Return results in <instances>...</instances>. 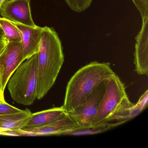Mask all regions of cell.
<instances>
[{
    "label": "cell",
    "mask_w": 148,
    "mask_h": 148,
    "mask_svg": "<svg viewBox=\"0 0 148 148\" xmlns=\"http://www.w3.org/2000/svg\"><path fill=\"white\" fill-rule=\"evenodd\" d=\"M64 61L63 47L58 33L52 27H43L38 53L37 99L43 98L53 86Z\"/></svg>",
    "instance_id": "6da1fadb"
},
{
    "label": "cell",
    "mask_w": 148,
    "mask_h": 148,
    "mask_svg": "<svg viewBox=\"0 0 148 148\" xmlns=\"http://www.w3.org/2000/svg\"><path fill=\"white\" fill-rule=\"evenodd\" d=\"M115 74L110 63L95 61L81 67L67 83L62 107L68 114L72 113L99 84Z\"/></svg>",
    "instance_id": "7a4b0ae2"
},
{
    "label": "cell",
    "mask_w": 148,
    "mask_h": 148,
    "mask_svg": "<svg viewBox=\"0 0 148 148\" xmlns=\"http://www.w3.org/2000/svg\"><path fill=\"white\" fill-rule=\"evenodd\" d=\"M105 90L93 126L113 121L126 122L136 116L135 104L130 101L124 84L116 74L105 81Z\"/></svg>",
    "instance_id": "3957f363"
},
{
    "label": "cell",
    "mask_w": 148,
    "mask_h": 148,
    "mask_svg": "<svg viewBox=\"0 0 148 148\" xmlns=\"http://www.w3.org/2000/svg\"><path fill=\"white\" fill-rule=\"evenodd\" d=\"M7 86L11 97L16 103L24 106L33 104L37 99L38 53L21 64Z\"/></svg>",
    "instance_id": "277c9868"
},
{
    "label": "cell",
    "mask_w": 148,
    "mask_h": 148,
    "mask_svg": "<svg viewBox=\"0 0 148 148\" xmlns=\"http://www.w3.org/2000/svg\"><path fill=\"white\" fill-rule=\"evenodd\" d=\"M99 84L86 99L84 103L71 114L72 118L80 128L92 126L97 114L99 103L105 90V83Z\"/></svg>",
    "instance_id": "5b68a950"
},
{
    "label": "cell",
    "mask_w": 148,
    "mask_h": 148,
    "mask_svg": "<svg viewBox=\"0 0 148 148\" xmlns=\"http://www.w3.org/2000/svg\"><path fill=\"white\" fill-rule=\"evenodd\" d=\"M24 60V51L21 42H8L0 54V73L4 91L9 79Z\"/></svg>",
    "instance_id": "8992f818"
},
{
    "label": "cell",
    "mask_w": 148,
    "mask_h": 148,
    "mask_svg": "<svg viewBox=\"0 0 148 148\" xmlns=\"http://www.w3.org/2000/svg\"><path fill=\"white\" fill-rule=\"evenodd\" d=\"M0 14L13 23L35 27L32 17L30 0H9L2 7Z\"/></svg>",
    "instance_id": "52a82bcc"
},
{
    "label": "cell",
    "mask_w": 148,
    "mask_h": 148,
    "mask_svg": "<svg viewBox=\"0 0 148 148\" xmlns=\"http://www.w3.org/2000/svg\"><path fill=\"white\" fill-rule=\"evenodd\" d=\"M78 126L70 115L66 113L46 125L37 128L20 129V133L21 136H61Z\"/></svg>",
    "instance_id": "ba28073f"
},
{
    "label": "cell",
    "mask_w": 148,
    "mask_h": 148,
    "mask_svg": "<svg viewBox=\"0 0 148 148\" xmlns=\"http://www.w3.org/2000/svg\"><path fill=\"white\" fill-rule=\"evenodd\" d=\"M142 28L136 38L134 53L135 71L139 75H148V16L142 18Z\"/></svg>",
    "instance_id": "9c48e42d"
},
{
    "label": "cell",
    "mask_w": 148,
    "mask_h": 148,
    "mask_svg": "<svg viewBox=\"0 0 148 148\" xmlns=\"http://www.w3.org/2000/svg\"><path fill=\"white\" fill-rule=\"evenodd\" d=\"M13 23L21 34V43L24 51V60H25L38 52L43 27L38 26L32 27Z\"/></svg>",
    "instance_id": "30bf717a"
},
{
    "label": "cell",
    "mask_w": 148,
    "mask_h": 148,
    "mask_svg": "<svg viewBox=\"0 0 148 148\" xmlns=\"http://www.w3.org/2000/svg\"><path fill=\"white\" fill-rule=\"evenodd\" d=\"M66 113L63 107H54L36 113L31 117L23 128H33L46 125Z\"/></svg>",
    "instance_id": "8fae6325"
},
{
    "label": "cell",
    "mask_w": 148,
    "mask_h": 148,
    "mask_svg": "<svg viewBox=\"0 0 148 148\" xmlns=\"http://www.w3.org/2000/svg\"><path fill=\"white\" fill-rule=\"evenodd\" d=\"M32 114L30 110L27 109L18 113L0 115V127L5 129H21Z\"/></svg>",
    "instance_id": "7c38bea8"
},
{
    "label": "cell",
    "mask_w": 148,
    "mask_h": 148,
    "mask_svg": "<svg viewBox=\"0 0 148 148\" xmlns=\"http://www.w3.org/2000/svg\"><path fill=\"white\" fill-rule=\"evenodd\" d=\"M126 122L125 121H118L115 123H108L103 124L94 125L86 128H77L64 133V136H85L100 134L107 131Z\"/></svg>",
    "instance_id": "4fadbf2b"
},
{
    "label": "cell",
    "mask_w": 148,
    "mask_h": 148,
    "mask_svg": "<svg viewBox=\"0 0 148 148\" xmlns=\"http://www.w3.org/2000/svg\"><path fill=\"white\" fill-rule=\"evenodd\" d=\"M0 27L8 42H21L20 32L13 22L0 17Z\"/></svg>",
    "instance_id": "5bb4252c"
},
{
    "label": "cell",
    "mask_w": 148,
    "mask_h": 148,
    "mask_svg": "<svg viewBox=\"0 0 148 148\" xmlns=\"http://www.w3.org/2000/svg\"><path fill=\"white\" fill-rule=\"evenodd\" d=\"M65 1L73 11L81 13L90 7L93 0H65Z\"/></svg>",
    "instance_id": "9a60e30c"
},
{
    "label": "cell",
    "mask_w": 148,
    "mask_h": 148,
    "mask_svg": "<svg viewBox=\"0 0 148 148\" xmlns=\"http://www.w3.org/2000/svg\"><path fill=\"white\" fill-rule=\"evenodd\" d=\"M142 18L148 16V0H132Z\"/></svg>",
    "instance_id": "2e32d148"
},
{
    "label": "cell",
    "mask_w": 148,
    "mask_h": 148,
    "mask_svg": "<svg viewBox=\"0 0 148 148\" xmlns=\"http://www.w3.org/2000/svg\"><path fill=\"white\" fill-rule=\"evenodd\" d=\"M23 110L18 109L6 102L0 103V115L13 114L21 112Z\"/></svg>",
    "instance_id": "e0dca14e"
},
{
    "label": "cell",
    "mask_w": 148,
    "mask_h": 148,
    "mask_svg": "<svg viewBox=\"0 0 148 148\" xmlns=\"http://www.w3.org/2000/svg\"><path fill=\"white\" fill-rule=\"evenodd\" d=\"M148 90L143 93V95L140 97L137 104L138 105L142 110H144L148 106Z\"/></svg>",
    "instance_id": "ac0fdd59"
},
{
    "label": "cell",
    "mask_w": 148,
    "mask_h": 148,
    "mask_svg": "<svg viewBox=\"0 0 148 148\" xmlns=\"http://www.w3.org/2000/svg\"><path fill=\"white\" fill-rule=\"evenodd\" d=\"M8 41L5 38H0V54L3 51V50L7 45Z\"/></svg>",
    "instance_id": "d6986e66"
},
{
    "label": "cell",
    "mask_w": 148,
    "mask_h": 148,
    "mask_svg": "<svg viewBox=\"0 0 148 148\" xmlns=\"http://www.w3.org/2000/svg\"><path fill=\"white\" fill-rule=\"evenodd\" d=\"M0 95L4 96V91L2 89V79H1V74L0 73Z\"/></svg>",
    "instance_id": "ffe728a7"
},
{
    "label": "cell",
    "mask_w": 148,
    "mask_h": 148,
    "mask_svg": "<svg viewBox=\"0 0 148 148\" xmlns=\"http://www.w3.org/2000/svg\"><path fill=\"white\" fill-rule=\"evenodd\" d=\"M8 0H0V11L1 10L3 6L4 5V4L8 1Z\"/></svg>",
    "instance_id": "44dd1931"
},
{
    "label": "cell",
    "mask_w": 148,
    "mask_h": 148,
    "mask_svg": "<svg viewBox=\"0 0 148 148\" xmlns=\"http://www.w3.org/2000/svg\"><path fill=\"white\" fill-rule=\"evenodd\" d=\"M5 38V34H4L2 29L0 27V38Z\"/></svg>",
    "instance_id": "7402d4cb"
},
{
    "label": "cell",
    "mask_w": 148,
    "mask_h": 148,
    "mask_svg": "<svg viewBox=\"0 0 148 148\" xmlns=\"http://www.w3.org/2000/svg\"><path fill=\"white\" fill-rule=\"evenodd\" d=\"M0 99H2V100H5L4 96H1V95H0Z\"/></svg>",
    "instance_id": "603a6c76"
},
{
    "label": "cell",
    "mask_w": 148,
    "mask_h": 148,
    "mask_svg": "<svg viewBox=\"0 0 148 148\" xmlns=\"http://www.w3.org/2000/svg\"><path fill=\"white\" fill-rule=\"evenodd\" d=\"M4 102H5V100H2V99H0V103H4Z\"/></svg>",
    "instance_id": "cb8c5ba5"
}]
</instances>
